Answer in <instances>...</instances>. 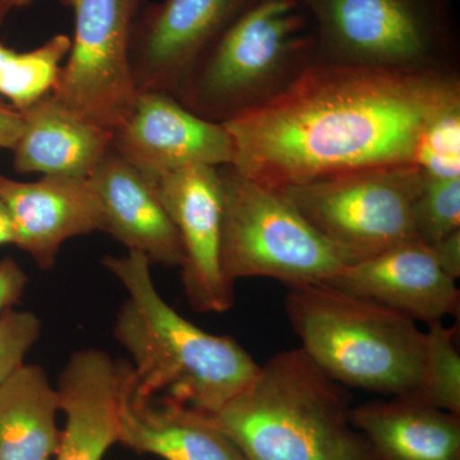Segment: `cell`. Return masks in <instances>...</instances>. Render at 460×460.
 <instances>
[{
	"instance_id": "cell-26",
	"label": "cell",
	"mask_w": 460,
	"mask_h": 460,
	"mask_svg": "<svg viewBox=\"0 0 460 460\" xmlns=\"http://www.w3.org/2000/svg\"><path fill=\"white\" fill-rule=\"evenodd\" d=\"M29 284L26 271L12 257L0 260V319L20 304Z\"/></svg>"
},
{
	"instance_id": "cell-23",
	"label": "cell",
	"mask_w": 460,
	"mask_h": 460,
	"mask_svg": "<svg viewBox=\"0 0 460 460\" xmlns=\"http://www.w3.org/2000/svg\"><path fill=\"white\" fill-rule=\"evenodd\" d=\"M411 217L416 238L428 246L459 230L460 177L425 178L414 199Z\"/></svg>"
},
{
	"instance_id": "cell-14",
	"label": "cell",
	"mask_w": 460,
	"mask_h": 460,
	"mask_svg": "<svg viewBox=\"0 0 460 460\" xmlns=\"http://www.w3.org/2000/svg\"><path fill=\"white\" fill-rule=\"evenodd\" d=\"M0 201L16 229V247L42 271L50 270L68 239L104 232V217L87 180L42 175L36 181L0 172Z\"/></svg>"
},
{
	"instance_id": "cell-9",
	"label": "cell",
	"mask_w": 460,
	"mask_h": 460,
	"mask_svg": "<svg viewBox=\"0 0 460 460\" xmlns=\"http://www.w3.org/2000/svg\"><path fill=\"white\" fill-rule=\"evenodd\" d=\"M74 12L75 35L51 95L114 132L131 115L137 90L129 48L145 0H59Z\"/></svg>"
},
{
	"instance_id": "cell-19",
	"label": "cell",
	"mask_w": 460,
	"mask_h": 460,
	"mask_svg": "<svg viewBox=\"0 0 460 460\" xmlns=\"http://www.w3.org/2000/svg\"><path fill=\"white\" fill-rule=\"evenodd\" d=\"M350 420L371 460H460V414L393 396L352 407Z\"/></svg>"
},
{
	"instance_id": "cell-15",
	"label": "cell",
	"mask_w": 460,
	"mask_h": 460,
	"mask_svg": "<svg viewBox=\"0 0 460 460\" xmlns=\"http://www.w3.org/2000/svg\"><path fill=\"white\" fill-rule=\"evenodd\" d=\"M129 362L115 361L98 348L72 354L57 390L66 416L53 460H102L119 438V402Z\"/></svg>"
},
{
	"instance_id": "cell-27",
	"label": "cell",
	"mask_w": 460,
	"mask_h": 460,
	"mask_svg": "<svg viewBox=\"0 0 460 460\" xmlns=\"http://www.w3.org/2000/svg\"><path fill=\"white\" fill-rule=\"evenodd\" d=\"M22 129V111L0 96V148L13 150Z\"/></svg>"
},
{
	"instance_id": "cell-3",
	"label": "cell",
	"mask_w": 460,
	"mask_h": 460,
	"mask_svg": "<svg viewBox=\"0 0 460 460\" xmlns=\"http://www.w3.org/2000/svg\"><path fill=\"white\" fill-rule=\"evenodd\" d=\"M349 398L302 348L270 357L211 420L248 460H371Z\"/></svg>"
},
{
	"instance_id": "cell-10",
	"label": "cell",
	"mask_w": 460,
	"mask_h": 460,
	"mask_svg": "<svg viewBox=\"0 0 460 460\" xmlns=\"http://www.w3.org/2000/svg\"><path fill=\"white\" fill-rule=\"evenodd\" d=\"M256 0H162L142 7L129 60L138 93L175 96L187 75Z\"/></svg>"
},
{
	"instance_id": "cell-30",
	"label": "cell",
	"mask_w": 460,
	"mask_h": 460,
	"mask_svg": "<svg viewBox=\"0 0 460 460\" xmlns=\"http://www.w3.org/2000/svg\"><path fill=\"white\" fill-rule=\"evenodd\" d=\"M36 0H0V27L4 25L9 14L18 9L29 7Z\"/></svg>"
},
{
	"instance_id": "cell-6",
	"label": "cell",
	"mask_w": 460,
	"mask_h": 460,
	"mask_svg": "<svg viewBox=\"0 0 460 460\" xmlns=\"http://www.w3.org/2000/svg\"><path fill=\"white\" fill-rule=\"evenodd\" d=\"M317 62L401 72H459L453 0H299Z\"/></svg>"
},
{
	"instance_id": "cell-2",
	"label": "cell",
	"mask_w": 460,
	"mask_h": 460,
	"mask_svg": "<svg viewBox=\"0 0 460 460\" xmlns=\"http://www.w3.org/2000/svg\"><path fill=\"white\" fill-rule=\"evenodd\" d=\"M102 265L127 292L113 332L131 356L136 395L214 414L250 385L260 370L252 356L234 339L199 329L166 304L146 257L105 256Z\"/></svg>"
},
{
	"instance_id": "cell-11",
	"label": "cell",
	"mask_w": 460,
	"mask_h": 460,
	"mask_svg": "<svg viewBox=\"0 0 460 460\" xmlns=\"http://www.w3.org/2000/svg\"><path fill=\"white\" fill-rule=\"evenodd\" d=\"M183 247L181 284L196 313L222 314L234 305V284L222 266L223 187L219 168L190 165L154 181Z\"/></svg>"
},
{
	"instance_id": "cell-1",
	"label": "cell",
	"mask_w": 460,
	"mask_h": 460,
	"mask_svg": "<svg viewBox=\"0 0 460 460\" xmlns=\"http://www.w3.org/2000/svg\"><path fill=\"white\" fill-rule=\"evenodd\" d=\"M460 107V72L314 63L277 99L224 123L233 168L275 190L341 172L411 164L420 136Z\"/></svg>"
},
{
	"instance_id": "cell-21",
	"label": "cell",
	"mask_w": 460,
	"mask_h": 460,
	"mask_svg": "<svg viewBox=\"0 0 460 460\" xmlns=\"http://www.w3.org/2000/svg\"><path fill=\"white\" fill-rule=\"evenodd\" d=\"M71 42L69 36L59 33L29 51L0 44V96L23 111L50 93L71 50Z\"/></svg>"
},
{
	"instance_id": "cell-17",
	"label": "cell",
	"mask_w": 460,
	"mask_h": 460,
	"mask_svg": "<svg viewBox=\"0 0 460 460\" xmlns=\"http://www.w3.org/2000/svg\"><path fill=\"white\" fill-rule=\"evenodd\" d=\"M118 422V444L135 453L163 460H248L208 414L165 399L136 395L131 363Z\"/></svg>"
},
{
	"instance_id": "cell-25",
	"label": "cell",
	"mask_w": 460,
	"mask_h": 460,
	"mask_svg": "<svg viewBox=\"0 0 460 460\" xmlns=\"http://www.w3.org/2000/svg\"><path fill=\"white\" fill-rule=\"evenodd\" d=\"M41 320L31 311L8 310L0 319V385L25 365L41 334Z\"/></svg>"
},
{
	"instance_id": "cell-5",
	"label": "cell",
	"mask_w": 460,
	"mask_h": 460,
	"mask_svg": "<svg viewBox=\"0 0 460 460\" xmlns=\"http://www.w3.org/2000/svg\"><path fill=\"white\" fill-rule=\"evenodd\" d=\"M317 62L313 21L299 0H256L187 75L174 98L215 123L265 107Z\"/></svg>"
},
{
	"instance_id": "cell-7",
	"label": "cell",
	"mask_w": 460,
	"mask_h": 460,
	"mask_svg": "<svg viewBox=\"0 0 460 460\" xmlns=\"http://www.w3.org/2000/svg\"><path fill=\"white\" fill-rule=\"evenodd\" d=\"M222 266L230 283L270 278L288 288L326 283L353 262L321 235L279 190L220 166Z\"/></svg>"
},
{
	"instance_id": "cell-13",
	"label": "cell",
	"mask_w": 460,
	"mask_h": 460,
	"mask_svg": "<svg viewBox=\"0 0 460 460\" xmlns=\"http://www.w3.org/2000/svg\"><path fill=\"white\" fill-rule=\"evenodd\" d=\"M456 281L438 266L431 246L411 239L348 263L326 283L429 325L458 313Z\"/></svg>"
},
{
	"instance_id": "cell-24",
	"label": "cell",
	"mask_w": 460,
	"mask_h": 460,
	"mask_svg": "<svg viewBox=\"0 0 460 460\" xmlns=\"http://www.w3.org/2000/svg\"><path fill=\"white\" fill-rule=\"evenodd\" d=\"M411 164L425 178L460 177V107L429 122L414 148Z\"/></svg>"
},
{
	"instance_id": "cell-22",
	"label": "cell",
	"mask_w": 460,
	"mask_h": 460,
	"mask_svg": "<svg viewBox=\"0 0 460 460\" xmlns=\"http://www.w3.org/2000/svg\"><path fill=\"white\" fill-rule=\"evenodd\" d=\"M426 332V365L417 401L460 414V356L456 328L443 321L429 323Z\"/></svg>"
},
{
	"instance_id": "cell-16",
	"label": "cell",
	"mask_w": 460,
	"mask_h": 460,
	"mask_svg": "<svg viewBox=\"0 0 460 460\" xmlns=\"http://www.w3.org/2000/svg\"><path fill=\"white\" fill-rule=\"evenodd\" d=\"M104 217V232L151 265L181 268L183 247L155 187L113 147L87 178Z\"/></svg>"
},
{
	"instance_id": "cell-12",
	"label": "cell",
	"mask_w": 460,
	"mask_h": 460,
	"mask_svg": "<svg viewBox=\"0 0 460 460\" xmlns=\"http://www.w3.org/2000/svg\"><path fill=\"white\" fill-rule=\"evenodd\" d=\"M111 147L151 183L190 165H232L226 127L210 122L164 93H138L128 119L113 132Z\"/></svg>"
},
{
	"instance_id": "cell-28",
	"label": "cell",
	"mask_w": 460,
	"mask_h": 460,
	"mask_svg": "<svg viewBox=\"0 0 460 460\" xmlns=\"http://www.w3.org/2000/svg\"><path fill=\"white\" fill-rule=\"evenodd\" d=\"M438 266L454 280L460 277V229L431 246Z\"/></svg>"
},
{
	"instance_id": "cell-4",
	"label": "cell",
	"mask_w": 460,
	"mask_h": 460,
	"mask_svg": "<svg viewBox=\"0 0 460 460\" xmlns=\"http://www.w3.org/2000/svg\"><path fill=\"white\" fill-rule=\"evenodd\" d=\"M284 305L302 349L332 380L390 398L419 395L426 332L416 321L329 283L290 287Z\"/></svg>"
},
{
	"instance_id": "cell-29",
	"label": "cell",
	"mask_w": 460,
	"mask_h": 460,
	"mask_svg": "<svg viewBox=\"0 0 460 460\" xmlns=\"http://www.w3.org/2000/svg\"><path fill=\"white\" fill-rule=\"evenodd\" d=\"M17 237L16 229H14L13 222L5 206L0 201V247L2 246H16Z\"/></svg>"
},
{
	"instance_id": "cell-8",
	"label": "cell",
	"mask_w": 460,
	"mask_h": 460,
	"mask_svg": "<svg viewBox=\"0 0 460 460\" xmlns=\"http://www.w3.org/2000/svg\"><path fill=\"white\" fill-rule=\"evenodd\" d=\"M413 164L374 166L279 190L353 261L417 239L411 208L423 186Z\"/></svg>"
},
{
	"instance_id": "cell-20",
	"label": "cell",
	"mask_w": 460,
	"mask_h": 460,
	"mask_svg": "<svg viewBox=\"0 0 460 460\" xmlns=\"http://www.w3.org/2000/svg\"><path fill=\"white\" fill-rule=\"evenodd\" d=\"M59 394L47 371L23 365L0 385V460H53L62 429Z\"/></svg>"
},
{
	"instance_id": "cell-18",
	"label": "cell",
	"mask_w": 460,
	"mask_h": 460,
	"mask_svg": "<svg viewBox=\"0 0 460 460\" xmlns=\"http://www.w3.org/2000/svg\"><path fill=\"white\" fill-rule=\"evenodd\" d=\"M21 111L23 129L12 150L21 174L87 180L111 148L113 132L69 111L51 93Z\"/></svg>"
}]
</instances>
